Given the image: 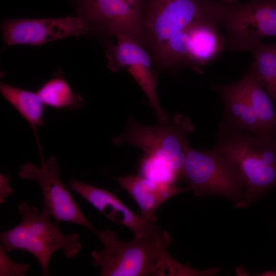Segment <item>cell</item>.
<instances>
[{"mask_svg": "<svg viewBox=\"0 0 276 276\" xmlns=\"http://www.w3.org/2000/svg\"><path fill=\"white\" fill-rule=\"evenodd\" d=\"M104 248L91 254L94 266L102 276H179L203 274L182 265L170 254L169 234L156 226L147 233L124 242L110 229L98 234Z\"/></svg>", "mask_w": 276, "mask_h": 276, "instance_id": "cell-1", "label": "cell"}, {"mask_svg": "<svg viewBox=\"0 0 276 276\" xmlns=\"http://www.w3.org/2000/svg\"><path fill=\"white\" fill-rule=\"evenodd\" d=\"M214 149L227 156L244 180V208L276 186V140L252 132L219 126Z\"/></svg>", "mask_w": 276, "mask_h": 276, "instance_id": "cell-2", "label": "cell"}, {"mask_svg": "<svg viewBox=\"0 0 276 276\" xmlns=\"http://www.w3.org/2000/svg\"><path fill=\"white\" fill-rule=\"evenodd\" d=\"M214 0H145L141 19L142 44L153 66L196 23L215 18Z\"/></svg>", "mask_w": 276, "mask_h": 276, "instance_id": "cell-3", "label": "cell"}, {"mask_svg": "<svg viewBox=\"0 0 276 276\" xmlns=\"http://www.w3.org/2000/svg\"><path fill=\"white\" fill-rule=\"evenodd\" d=\"M22 220L13 228L0 235L2 245L7 252L21 250L32 254L38 261L43 274L49 275V265L52 254L62 250L68 258H73L81 249L79 235H65L35 206L21 203L18 206Z\"/></svg>", "mask_w": 276, "mask_h": 276, "instance_id": "cell-4", "label": "cell"}, {"mask_svg": "<svg viewBox=\"0 0 276 276\" xmlns=\"http://www.w3.org/2000/svg\"><path fill=\"white\" fill-rule=\"evenodd\" d=\"M149 126L130 118L125 131L114 137L113 144L133 145L147 155L166 161L182 176L187 153L191 147L188 136L194 127L190 119L181 114H176L171 122Z\"/></svg>", "mask_w": 276, "mask_h": 276, "instance_id": "cell-5", "label": "cell"}, {"mask_svg": "<svg viewBox=\"0 0 276 276\" xmlns=\"http://www.w3.org/2000/svg\"><path fill=\"white\" fill-rule=\"evenodd\" d=\"M182 176L197 196L218 195L236 202L243 200L244 182L236 165L225 154L214 148L188 151Z\"/></svg>", "mask_w": 276, "mask_h": 276, "instance_id": "cell-6", "label": "cell"}, {"mask_svg": "<svg viewBox=\"0 0 276 276\" xmlns=\"http://www.w3.org/2000/svg\"><path fill=\"white\" fill-rule=\"evenodd\" d=\"M216 20L225 30L227 49L243 51L264 37H276V0H250L227 5L217 2Z\"/></svg>", "mask_w": 276, "mask_h": 276, "instance_id": "cell-7", "label": "cell"}, {"mask_svg": "<svg viewBox=\"0 0 276 276\" xmlns=\"http://www.w3.org/2000/svg\"><path fill=\"white\" fill-rule=\"evenodd\" d=\"M22 179L37 181L43 194V214L52 217L55 222L66 221L82 225L98 235L99 232L89 222L60 177L58 163L55 156L47 161L41 159L38 168L27 163L20 169Z\"/></svg>", "mask_w": 276, "mask_h": 276, "instance_id": "cell-8", "label": "cell"}, {"mask_svg": "<svg viewBox=\"0 0 276 276\" xmlns=\"http://www.w3.org/2000/svg\"><path fill=\"white\" fill-rule=\"evenodd\" d=\"M88 29L86 21L79 16L6 19L1 26L3 38L8 45H40L63 38L83 35Z\"/></svg>", "mask_w": 276, "mask_h": 276, "instance_id": "cell-9", "label": "cell"}, {"mask_svg": "<svg viewBox=\"0 0 276 276\" xmlns=\"http://www.w3.org/2000/svg\"><path fill=\"white\" fill-rule=\"evenodd\" d=\"M70 187L110 220L124 225L135 236L148 233L156 225L133 212L113 194L71 178Z\"/></svg>", "mask_w": 276, "mask_h": 276, "instance_id": "cell-10", "label": "cell"}, {"mask_svg": "<svg viewBox=\"0 0 276 276\" xmlns=\"http://www.w3.org/2000/svg\"><path fill=\"white\" fill-rule=\"evenodd\" d=\"M116 179L136 202L141 217L152 223L156 221V211L164 202L179 193L192 191L189 186L179 188L156 183L141 176L129 175Z\"/></svg>", "mask_w": 276, "mask_h": 276, "instance_id": "cell-11", "label": "cell"}, {"mask_svg": "<svg viewBox=\"0 0 276 276\" xmlns=\"http://www.w3.org/2000/svg\"><path fill=\"white\" fill-rule=\"evenodd\" d=\"M223 103L221 125L265 136L254 110L238 81L228 85H212Z\"/></svg>", "mask_w": 276, "mask_h": 276, "instance_id": "cell-12", "label": "cell"}, {"mask_svg": "<svg viewBox=\"0 0 276 276\" xmlns=\"http://www.w3.org/2000/svg\"><path fill=\"white\" fill-rule=\"evenodd\" d=\"M225 49V36L221 34L215 19H203L197 24L191 32L187 66L199 73H203L205 66Z\"/></svg>", "mask_w": 276, "mask_h": 276, "instance_id": "cell-13", "label": "cell"}, {"mask_svg": "<svg viewBox=\"0 0 276 276\" xmlns=\"http://www.w3.org/2000/svg\"><path fill=\"white\" fill-rule=\"evenodd\" d=\"M238 81L248 99L265 135L276 140V112L272 100L264 87L250 70Z\"/></svg>", "mask_w": 276, "mask_h": 276, "instance_id": "cell-14", "label": "cell"}, {"mask_svg": "<svg viewBox=\"0 0 276 276\" xmlns=\"http://www.w3.org/2000/svg\"><path fill=\"white\" fill-rule=\"evenodd\" d=\"M3 96L30 125L35 137L40 158H43L37 127L44 124L45 105L37 93L20 89L3 82L0 83Z\"/></svg>", "mask_w": 276, "mask_h": 276, "instance_id": "cell-15", "label": "cell"}, {"mask_svg": "<svg viewBox=\"0 0 276 276\" xmlns=\"http://www.w3.org/2000/svg\"><path fill=\"white\" fill-rule=\"evenodd\" d=\"M152 65L151 57L148 55L130 63L124 69L132 76L146 95L158 123H166L168 122V117L158 99L156 91L157 76L152 69Z\"/></svg>", "mask_w": 276, "mask_h": 276, "instance_id": "cell-16", "label": "cell"}, {"mask_svg": "<svg viewBox=\"0 0 276 276\" xmlns=\"http://www.w3.org/2000/svg\"><path fill=\"white\" fill-rule=\"evenodd\" d=\"M255 60L250 70L263 86L272 100L276 101V63L274 44L265 43L259 40L247 50Z\"/></svg>", "mask_w": 276, "mask_h": 276, "instance_id": "cell-17", "label": "cell"}, {"mask_svg": "<svg viewBox=\"0 0 276 276\" xmlns=\"http://www.w3.org/2000/svg\"><path fill=\"white\" fill-rule=\"evenodd\" d=\"M37 93L45 106L57 109L76 110L85 105L83 98L72 90L62 76L48 80Z\"/></svg>", "mask_w": 276, "mask_h": 276, "instance_id": "cell-18", "label": "cell"}, {"mask_svg": "<svg viewBox=\"0 0 276 276\" xmlns=\"http://www.w3.org/2000/svg\"><path fill=\"white\" fill-rule=\"evenodd\" d=\"M141 176L153 182L174 186L179 176L164 160L147 155L140 164Z\"/></svg>", "mask_w": 276, "mask_h": 276, "instance_id": "cell-19", "label": "cell"}, {"mask_svg": "<svg viewBox=\"0 0 276 276\" xmlns=\"http://www.w3.org/2000/svg\"><path fill=\"white\" fill-rule=\"evenodd\" d=\"M28 264L16 263L8 256L7 251L1 245L0 246V275L1 276H24L29 270Z\"/></svg>", "mask_w": 276, "mask_h": 276, "instance_id": "cell-20", "label": "cell"}, {"mask_svg": "<svg viewBox=\"0 0 276 276\" xmlns=\"http://www.w3.org/2000/svg\"><path fill=\"white\" fill-rule=\"evenodd\" d=\"M10 177L4 174L0 175V203H4L8 196L13 193L9 182Z\"/></svg>", "mask_w": 276, "mask_h": 276, "instance_id": "cell-21", "label": "cell"}, {"mask_svg": "<svg viewBox=\"0 0 276 276\" xmlns=\"http://www.w3.org/2000/svg\"><path fill=\"white\" fill-rule=\"evenodd\" d=\"M222 3L227 5H235L239 4V0H220Z\"/></svg>", "mask_w": 276, "mask_h": 276, "instance_id": "cell-22", "label": "cell"}, {"mask_svg": "<svg viewBox=\"0 0 276 276\" xmlns=\"http://www.w3.org/2000/svg\"><path fill=\"white\" fill-rule=\"evenodd\" d=\"M260 275L262 276H276L275 270H269L262 273Z\"/></svg>", "mask_w": 276, "mask_h": 276, "instance_id": "cell-23", "label": "cell"}, {"mask_svg": "<svg viewBox=\"0 0 276 276\" xmlns=\"http://www.w3.org/2000/svg\"><path fill=\"white\" fill-rule=\"evenodd\" d=\"M274 47L275 60V63H276V43L274 44Z\"/></svg>", "mask_w": 276, "mask_h": 276, "instance_id": "cell-24", "label": "cell"}]
</instances>
